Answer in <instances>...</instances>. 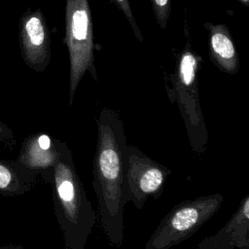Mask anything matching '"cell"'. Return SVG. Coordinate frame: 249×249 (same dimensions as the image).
Returning a JSON list of instances; mask_svg holds the SVG:
<instances>
[{
  "mask_svg": "<svg viewBox=\"0 0 249 249\" xmlns=\"http://www.w3.org/2000/svg\"><path fill=\"white\" fill-rule=\"evenodd\" d=\"M97 139L92 162V186L97 197L102 230L115 247L123 243L125 185L124 126L118 112L103 108L96 120Z\"/></svg>",
  "mask_w": 249,
  "mask_h": 249,
  "instance_id": "6da1fadb",
  "label": "cell"
},
{
  "mask_svg": "<svg viewBox=\"0 0 249 249\" xmlns=\"http://www.w3.org/2000/svg\"><path fill=\"white\" fill-rule=\"evenodd\" d=\"M58 157L47 181L66 249H85L96 217L66 142L57 140Z\"/></svg>",
  "mask_w": 249,
  "mask_h": 249,
  "instance_id": "7a4b0ae2",
  "label": "cell"
},
{
  "mask_svg": "<svg viewBox=\"0 0 249 249\" xmlns=\"http://www.w3.org/2000/svg\"><path fill=\"white\" fill-rule=\"evenodd\" d=\"M201 58L187 43L177 58L175 72L171 77L170 100L176 101L185 123L192 151L202 155L208 144L206 128L198 94L197 74Z\"/></svg>",
  "mask_w": 249,
  "mask_h": 249,
  "instance_id": "3957f363",
  "label": "cell"
},
{
  "mask_svg": "<svg viewBox=\"0 0 249 249\" xmlns=\"http://www.w3.org/2000/svg\"><path fill=\"white\" fill-rule=\"evenodd\" d=\"M62 43L69 55V102L73 104L78 86L87 72L98 81L94 59L93 21L89 0H66L65 35Z\"/></svg>",
  "mask_w": 249,
  "mask_h": 249,
  "instance_id": "277c9868",
  "label": "cell"
},
{
  "mask_svg": "<svg viewBox=\"0 0 249 249\" xmlns=\"http://www.w3.org/2000/svg\"><path fill=\"white\" fill-rule=\"evenodd\" d=\"M223 200L224 196L215 193L175 205L151 234L145 249H170L192 237L218 212Z\"/></svg>",
  "mask_w": 249,
  "mask_h": 249,
  "instance_id": "5b68a950",
  "label": "cell"
},
{
  "mask_svg": "<svg viewBox=\"0 0 249 249\" xmlns=\"http://www.w3.org/2000/svg\"><path fill=\"white\" fill-rule=\"evenodd\" d=\"M125 161L127 201L140 210L149 198L158 199L161 196L171 169L151 159L134 145H126Z\"/></svg>",
  "mask_w": 249,
  "mask_h": 249,
  "instance_id": "8992f818",
  "label": "cell"
},
{
  "mask_svg": "<svg viewBox=\"0 0 249 249\" xmlns=\"http://www.w3.org/2000/svg\"><path fill=\"white\" fill-rule=\"evenodd\" d=\"M18 38L24 63L36 72H43L51 61V33L40 8L28 9L18 22Z\"/></svg>",
  "mask_w": 249,
  "mask_h": 249,
  "instance_id": "52a82bcc",
  "label": "cell"
},
{
  "mask_svg": "<svg viewBox=\"0 0 249 249\" xmlns=\"http://www.w3.org/2000/svg\"><path fill=\"white\" fill-rule=\"evenodd\" d=\"M197 249H249V195L229 221L213 235L202 239Z\"/></svg>",
  "mask_w": 249,
  "mask_h": 249,
  "instance_id": "ba28073f",
  "label": "cell"
},
{
  "mask_svg": "<svg viewBox=\"0 0 249 249\" xmlns=\"http://www.w3.org/2000/svg\"><path fill=\"white\" fill-rule=\"evenodd\" d=\"M57 140L43 132L28 135L22 141L16 160L47 181L57 160Z\"/></svg>",
  "mask_w": 249,
  "mask_h": 249,
  "instance_id": "9c48e42d",
  "label": "cell"
},
{
  "mask_svg": "<svg viewBox=\"0 0 249 249\" xmlns=\"http://www.w3.org/2000/svg\"><path fill=\"white\" fill-rule=\"evenodd\" d=\"M208 30V51L213 64L222 72L236 75L239 67V57L233 38L226 24L205 22Z\"/></svg>",
  "mask_w": 249,
  "mask_h": 249,
  "instance_id": "30bf717a",
  "label": "cell"
},
{
  "mask_svg": "<svg viewBox=\"0 0 249 249\" xmlns=\"http://www.w3.org/2000/svg\"><path fill=\"white\" fill-rule=\"evenodd\" d=\"M38 174L16 160L0 159V195L5 196H21L35 186Z\"/></svg>",
  "mask_w": 249,
  "mask_h": 249,
  "instance_id": "8fae6325",
  "label": "cell"
},
{
  "mask_svg": "<svg viewBox=\"0 0 249 249\" xmlns=\"http://www.w3.org/2000/svg\"><path fill=\"white\" fill-rule=\"evenodd\" d=\"M155 18L161 29H165L171 13V0H151Z\"/></svg>",
  "mask_w": 249,
  "mask_h": 249,
  "instance_id": "7c38bea8",
  "label": "cell"
},
{
  "mask_svg": "<svg viewBox=\"0 0 249 249\" xmlns=\"http://www.w3.org/2000/svg\"><path fill=\"white\" fill-rule=\"evenodd\" d=\"M110 2L115 4V6L123 12L124 17L126 18L128 23L130 24V27L132 28L134 36L136 37V39L139 42H142L143 41V36H142V33H141V30H140L139 26L136 23L135 18H134L129 1L128 0H110Z\"/></svg>",
  "mask_w": 249,
  "mask_h": 249,
  "instance_id": "4fadbf2b",
  "label": "cell"
},
{
  "mask_svg": "<svg viewBox=\"0 0 249 249\" xmlns=\"http://www.w3.org/2000/svg\"><path fill=\"white\" fill-rule=\"evenodd\" d=\"M0 143L12 147L16 143L15 134L12 128H10L4 122L0 121Z\"/></svg>",
  "mask_w": 249,
  "mask_h": 249,
  "instance_id": "5bb4252c",
  "label": "cell"
},
{
  "mask_svg": "<svg viewBox=\"0 0 249 249\" xmlns=\"http://www.w3.org/2000/svg\"><path fill=\"white\" fill-rule=\"evenodd\" d=\"M0 249H24L22 245H13V244H9V245H3L0 246Z\"/></svg>",
  "mask_w": 249,
  "mask_h": 249,
  "instance_id": "9a60e30c",
  "label": "cell"
}]
</instances>
